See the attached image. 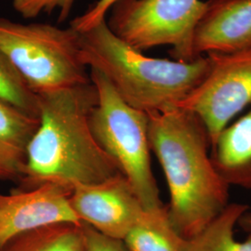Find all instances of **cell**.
I'll use <instances>...</instances> for the list:
<instances>
[{"label": "cell", "mask_w": 251, "mask_h": 251, "mask_svg": "<svg viewBox=\"0 0 251 251\" xmlns=\"http://www.w3.org/2000/svg\"><path fill=\"white\" fill-rule=\"evenodd\" d=\"M39 124L26 149L16 190L45 182L92 184L122 174L92 133L90 113L97 102L92 82L36 94Z\"/></svg>", "instance_id": "1"}, {"label": "cell", "mask_w": 251, "mask_h": 251, "mask_svg": "<svg viewBox=\"0 0 251 251\" xmlns=\"http://www.w3.org/2000/svg\"><path fill=\"white\" fill-rule=\"evenodd\" d=\"M150 147L161 165L172 227L183 239L200 233L229 203L230 185L212 161L206 126L192 111L148 113Z\"/></svg>", "instance_id": "2"}, {"label": "cell", "mask_w": 251, "mask_h": 251, "mask_svg": "<svg viewBox=\"0 0 251 251\" xmlns=\"http://www.w3.org/2000/svg\"><path fill=\"white\" fill-rule=\"evenodd\" d=\"M79 46L82 63L101 73L128 105L147 114L178 108L211 66L207 56L192 62L147 57L117 37L106 19L79 33Z\"/></svg>", "instance_id": "3"}, {"label": "cell", "mask_w": 251, "mask_h": 251, "mask_svg": "<svg viewBox=\"0 0 251 251\" xmlns=\"http://www.w3.org/2000/svg\"><path fill=\"white\" fill-rule=\"evenodd\" d=\"M90 77L97 90L90 117L96 141L116 162L144 209H160L165 206L151 166L147 113L128 105L98 70L90 68Z\"/></svg>", "instance_id": "4"}, {"label": "cell", "mask_w": 251, "mask_h": 251, "mask_svg": "<svg viewBox=\"0 0 251 251\" xmlns=\"http://www.w3.org/2000/svg\"><path fill=\"white\" fill-rule=\"evenodd\" d=\"M0 50L36 94L91 82L81 61L79 33L72 27L0 18Z\"/></svg>", "instance_id": "5"}, {"label": "cell", "mask_w": 251, "mask_h": 251, "mask_svg": "<svg viewBox=\"0 0 251 251\" xmlns=\"http://www.w3.org/2000/svg\"><path fill=\"white\" fill-rule=\"evenodd\" d=\"M206 9L201 0H120L107 25L137 50L170 45L174 61L192 62L195 32Z\"/></svg>", "instance_id": "6"}, {"label": "cell", "mask_w": 251, "mask_h": 251, "mask_svg": "<svg viewBox=\"0 0 251 251\" xmlns=\"http://www.w3.org/2000/svg\"><path fill=\"white\" fill-rule=\"evenodd\" d=\"M206 78L178 108L194 112L209 134L211 146L219 134L251 105V46L232 52H209Z\"/></svg>", "instance_id": "7"}, {"label": "cell", "mask_w": 251, "mask_h": 251, "mask_svg": "<svg viewBox=\"0 0 251 251\" xmlns=\"http://www.w3.org/2000/svg\"><path fill=\"white\" fill-rule=\"evenodd\" d=\"M72 187L45 182L27 190L0 193V250L12 238L49 225H80L73 209Z\"/></svg>", "instance_id": "8"}, {"label": "cell", "mask_w": 251, "mask_h": 251, "mask_svg": "<svg viewBox=\"0 0 251 251\" xmlns=\"http://www.w3.org/2000/svg\"><path fill=\"white\" fill-rule=\"evenodd\" d=\"M70 202L81 224L122 240L145 211L123 174L98 183L73 185Z\"/></svg>", "instance_id": "9"}, {"label": "cell", "mask_w": 251, "mask_h": 251, "mask_svg": "<svg viewBox=\"0 0 251 251\" xmlns=\"http://www.w3.org/2000/svg\"><path fill=\"white\" fill-rule=\"evenodd\" d=\"M251 46V0H207L193 40V56Z\"/></svg>", "instance_id": "10"}, {"label": "cell", "mask_w": 251, "mask_h": 251, "mask_svg": "<svg viewBox=\"0 0 251 251\" xmlns=\"http://www.w3.org/2000/svg\"><path fill=\"white\" fill-rule=\"evenodd\" d=\"M210 154L230 186L251 191V109L219 134Z\"/></svg>", "instance_id": "11"}, {"label": "cell", "mask_w": 251, "mask_h": 251, "mask_svg": "<svg viewBox=\"0 0 251 251\" xmlns=\"http://www.w3.org/2000/svg\"><path fill=\"white\" fill-rule=\"evenodd\" d=\"M39 119L0 101V181L19 182Z\"/></svg>", "instance_id": "12"}, {"label": "cell", "mask_w": 251, "mask_h": 251, "mask_svg": "<svg viewBox=\"0 0 251 251\" xmlns=\"http://www.w3.org/2000/svg\"><path fill=\"white\" fill-rule=\"evenodd\" d=\"M248 210L247 205L230 203L200 233L183 239L181 251H251V233L244 241L234 237V227Z\"/></svg>", "instance_id": "13"}, {"label": "cell", "mask_w": 251, "mask_h": 251, "mask_svg": "<svg viewBox=\"0 0 251 251\" xmlns=\"http://www.w3.org/2000/svg\"><path fill=\"white\" fill-rule=\"evenodd\" d=\"M123 241L129 251H181L183 238L172 227L164 206L145 210Z\"/></svg>", "instance_id": "14"}, {"label": "cell", "mask_w": 251, "mask_h": 251, "mask_svg": "<svg viewBox=\"0 0 251 251\" xmlns=\"http://www.w3.org/2000/svg\"><path fill=\"white\" fill-rule=\"evenodd\" d=\"M0 251H84L82 224H57L22 233Z\"/></svg>", "instance_id": "15"}, {"label": "cell", "mask_w": 251, "mask_h": 251, "mask_svg": "<svg viewBox=\"0 0 251 251\" xmlns=\"http://www.w3.org/2000/svg\"><path fill=\"white\" fill-rule=\"evenodd\" d=\"M0 101L28 116L39 117L38 99L8 57L0 50Z\"/></svg>", "instance_id": "16"}, {"label": "cell", "mask_w": 251, "mask_h": 251, "mask_svg": "<svg viewBox=\"0 0 251 251\" xmlns=\"http://www.w3.org/2000/svg\"><path fill=\"white\" fill-rule=\"evenodd\" d=\"M75 0H13L12 6L25 19H33L41 13L50 14L59 10V23L64 22L73 9Z\"/></svg>", "instance_id": "17"}, {"label": "cell", "mask_w": 251, "mask_h": 251, "mask_svg": "<svg viewBox=\"0 0 251 251\" xmlns=\"http://www.w3.org/2000/svg\"><path fill=\"white\" fill-rule=\"evenodd\" d=\"M84 251H129L122 239L100 233L86 224H82Z\"/></svg>", "instance_id": "18"}, {"label": "cell", "mask_w": 251, "mask_h": 251, "mask_svg": "<svg viewBox=\"0 0 251 251\" xmlns=\"http://www.w3.org/2000/svg\"><path fill=\"white\" fill-rule=\"evenodd\" d=\"M118 1L120 0H98L85 13L74 19L70 27L78 33L89 31L105 20L108 10L112 9Z\"/></svg>", "instance_id": "19"}, {"label": "cell", "mask_w": 251, "mask_h": 251, "mask_svg": "<svg viewBox=\"0 0 251 251\" xmlns=\"http://www.w3.org/2000/svg\"><path fill=\"white\" fill-rule=\"evenodd\" d=\"M237 225L240 226V228L242 229L244 232L248 233V234H251V212L247 211L246 213H244L239 221H238V224Z\"/></svg>", "instance_id": "20"}]
</instances>
